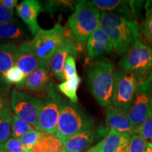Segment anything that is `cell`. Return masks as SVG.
Instances as JSON below:
<instances>
[{"label":"cell","mask_w":152,"mask_h":152,"mask_svg":"<svg viewBox=\"0 0 152 152\" xmlns=\"http://www.w3.org/2000/svg\"><path fill=\"white\" fill-rule=\"evenodd\" d=\"M146 18L140 28L147 44L152 49V1H148L146 7Z\"/></svg>","instance_id":"d4e9b609"},{"label":"cell","mask_w":152,"mask_h":152,"mask_svg":"<svg viewBox=\"0 0 152 152\" xmlns=\"http://www.w3.org/2000/svg\"><path fill=\"white\" fill-rule=\"evenodd\" d=\"M4 150L6 152H30L32 150H28L23 145L18 139L9 138L3 146Z\"/></svg>","instance_id":"d6a6232c"},{"label":"cell","mask_w":152,"mask_h":152,"mask_svg":"<svg viewBox=\"0 0 152 152\" xmlns=\"http://www.w3.org/2000/svg\"><path fill=\"white\" fill-rule=\"evenodd\" d=\"M86 152H97L96 151H95V150L92 148V149H90V150H88V151H87Z\"/></svg>","instance_id":"f35d334b"},{"label":"cell","mask_w":152,"mask_h":152,"mask_svg":"<svg viewBox=\"0 0 152 152\" xmlns=\"http://www.w3.org/2000/svg\"><path fill=\"white\" fill-rule=\"evenodd\" d=\"M76 2L74 1H46L45 2V9L50 14L58 11H66L68 9H75Z\"/></svg>","instance_id":"4316f807"},{"label":"cell","mask_w":152,"mask_h":152,"mask_svg":"<svg viewBox=\"0 0 152 152\" xmlns=\"http://www.w3.org/2000/svg\"><path fill=\"white\" fill-rule=\"evenodd\" d=\"M1 147H0V149H1Z\"/></svg>","instance_id":"60d3db41"},{"label":"cell","mask_w":152,"mask_h":152,"mask_svg":"<svg viewBox=\"0 0 152 152\" xmlns=\"http://www.w3.org/2000/svg\"><path fill=\"white\" fill-rule=\"evenodd\" d=\"M17 3H18L17 0H0V4L1 5L13 12H14V8L16 7Z\"/></svg>","instance_id":"8d00e7d4"},{"label":"cell","mask_w":152,"mask_h":152,"mask_svg":"<svg viewBox=\"0 0 152 152\" xmlns=\"http://www.w3.org/2000/svg\"><path fill=\"white\" fill-rule=\"evenodd\" d=\"M115 72L111 61H95L87 70L89 89L93 97L102 107L111 105L115 85Z\"/></svg>","instance_id":"7a4b0ae2"},{"label":"cell","mask_w":152,"mask_h":152,"mask_svg":"<svg viewBox=\"0 0 152 152\" xmlns=\"http://www.w3.org/2000/svg\"><path fill=\"white\" fill-rule=\"evenodd\" d=\"M14 115L9 104L0 118V147H3L6 142L10 138Z\"/></svg>","instance_id":"603a6c76"},{"label":"cell","mask_w":152,"mask_h":152,"mask_svg":"<svg viewBox=\"0 0 152 152\" xmlns=\"http://www.w3.org/2000/svg\"><path fill=\"white\" fill-rule=\"evenodd\" d=\"M6 152V151H5ZM30 152H33V151H30Z\"/></svg>","instance_id":"b9f144b4"},{"label":"cell","mask_w":152,"mask_h":152,"mask_svg":"<svg viewBox=\"0 0 152 152\" xmlns=\"http://www.w3.org/2000/svg\"><path fill=\"white\" fill-rule=\"evenodd\" d=\"M131 134L110 129L107 135L92 148L97 152H128Z\"/></svg>","instance_id":"5bb4252c"},{"label":"cell","mask_w":152,"mask_h":152,"mask_svg":"<svg viewBox=\"0 0 152 152\" xmlns=\"http://www.w3.org/2000/svg\"><path fill=\"white\" fill-rule=\"evenodd\" d=\"M148 144L149 143L144 138L134 133L131 135L128 152H145Z\"/></svg>","instance_id":"83f0119b"},{"label":"cell","mask_w":152,"mask_h":152,"mask_svg":"<svg viewBox=\"0 0 152 152\" xmlns=\"http://www.w3.org/2000/svg\"><path fill=\"white\" fill-rule=\"evenodd\" d=\"M26 79L22 72L18 68L14 66L10 71L7 72L5 76V83L9 84H16L18 87H20Z\"/></svg>","instance_id":"f546056e"},{"label":"cell","mask_w":152,"mask_h":152,"mask_svg":"<svg viewBox=\"0 0 152 152\" xmlns=\"http://www.w3.org/2000/svg\"><path fill=\"white\" fill-rule=\"evenodd\" d=\"M22 25L16 21L11 23L0 25V39L5 40H20L27 36Z\"/></svg>","instance_id":"7402d4cb"},{"label":"cell","mask_w":152,"mask_h":152,"mask_svg":"<svg viewBox=\"0 0 152 152\" xmlns=\"http://www.w3.org/2000/svg\"><path fill=\"white\" fill-rule=\"evenodd\" d=\"M17 15L27 26L32 35H35L41 29L38 23L39 13L44 10L40 1L37 0H24L16 7Z\"/></svg>","instance_id":"4fadbf2b"},{"label":"cell","mask_w":152,"mask_h":152,"mask_svg":"<svg viewBox=\"0 0 152 152\" xmlns=\"http://www.w3.org/2000/svg\"><path fill=\"white\" fill-rule=\"evenodd\" d=\"M9 105V102L7 97V92L3 89L0 88V118L4 112L6 108Z\"/></svg>","instance_id":"e575fe53"},{"label":"cell","mask_w":152,"mask_h":152,"mask_svg":"<svg viewBox=\"0 0 152 152\" xmlns=\"http://www.w3.org/2000/svg\"><path fill=\"white\" fill-rule=\"evenodd\" d=\"M13 11L6 9L3 5L0 4V25L11 23L16 21Z\"/></svg>","instance_id":"836d02e7"},{"label":"cell","mask_w":152,"mask_h":152,"mask_svg":"<svg viewBox=\"0 0 152 152\" xmlns=\"http://www.w3.org/2000/svg\"><path fill=\"white\" fill-rule=\"evenodd\" d=\"M77 45H80L74 39L71 32L68 30L66 36L64 45L55 53L49 63V67L53 75L58 80H64V68L68 56L73 55L75 57L77 55ZM81 46V45H80ZM82 47V46H81Z\"/></svg>","instance_id":"8fae6325"},{"label":"cell","mask_w":152,"mask_h":152,"mask_svg":"<svg viewBox=\"0 0 152 152\" xmlns=\"http://www.w3.org/2000/svg\"><path fill=\"white\" fill-rule=\"evenodd\" d=\"M130 122L135 130L152 115V99L141 83H139L135 96L126 111Z\"/></svg>","instance_id":"30bf717a"},{"label":"cell","mask_w":152,"mask_h":152,"mask_svg":"<svg viewBox=\"0 0 152 152\" xmlns=\"http://www.w3.org/2000/svg\"><path fill=\"white\" fill-rule=\"evenodd\" d=\"M34 128H35L31 125L25 122L16 115H14L12 121V129H11L12 137L19 139L31 130H35Z\"/></svg>","instance_id":"484cf974"},{"label":"cell","mask_w":152,"mask_h":152,"mask_svg":"<svg viewBox=\"0 0 152 152\" xmlns=\"http://www.w3.org/2000/svg\"><path fill=\"white\" fill-rule=\"evenodd\" d=\"M92 4L100 11L114 13L130 19H133L136 12L135 6L140 1H121V0H93Z\"/></svg>","instance_id":"9a60e30c"},{"label":"cell","mask_w":152,"mask_h":152,"mask_svg":"<svg viewBox=\"0 0 152 152\" xmlns=\"http://www.w3.org/2000/svg\"><path fill=\"white\" fill-rule=\"evenodd\" d=\"M86 45L87 54L90 58H98L113 51L111 40L101 27L92 34Z\"/></svg>","instance_id":"2e32d148"},{"label":"cell","mask_w":152,"mask_h":152,"mask_svg":"<svg viewBox=\"0 0 152 152\" xmlns=\"http://www.w3.org/2000/svg\"><path fill=\"white\" fill-rule=\"evenodd\" d=\"M94 135V127L70 137L65 142L64 152H82L92 143Z\"/></svg>","instance_id":"ffe728a7"},{"label":"cell","mask_w":152,"mask_h":152,"mask_svg":"<svg viewBox=\"0 0 152 152\" xmlns=\"http://www.w3.org/2000/svg\"><path fill=\"white\" fill-rule=\"evenodd\" d=\"M120 67L136 74L140 82L143 81L152 68V49L139 39L123 54Z\"/></svg>","instance_id":"5b68a950"},{"label":"cell","mask_w":152,"mask_h":152,"mask_svg":"<svg viewBox=\"0 0 152 152\" xmlns=\"http://www.w3.org/2000/svg\"><path fill=\"white\" fill-rule=\"evenodd\" d=\"M105 115L106 125L110 129L118 132L128 133L131 135L134 134V130L129 121L126 111L110 105L106 107Z\"/></svg>","instance_id":"e0dca14e"},{"label":"cell","mask_w":152,"mask_h":152,"mask_svg":"<svg viewBox=\"0 0 152 152\" xmlns=\"http://www.w3.org/2000/svg\"><path fill=\"white\" fill-rule=\"evenodd\" d=\"M41 135V132L37 130H31L18 139L23 145L28 150H32L37 143Z\"/></svg>","instance_id":"f1b7e54d"},{"label":"cell","mask_w":152,"mask_h":152,"mask_svg":"<svg viewBox=\"0 0 152 152\" xmlns=\"http://www.w3.org/2000/svg\"><path fill=\"white\" fill-rule=\"evenodd\" d=\"M33 152H64V145L59 139L53 134L41 132L37 143L32 149Z\"/></svg>","instance_id":"44dd1931"},{"label":"cell","mask_w":152,"mask_h":152,"mask_svg":"<svg viewBox=\"0 0 152 152\" xmlns=\"http://www.w3.org/2000/svg\"><path fill=\"white\" fill-rule=\"evenodd\" d=\"M17 49L14 43L0 44V82L5 83L6 74L15 66Z\"/></svg>","instance_id":"d6986e66"},{"label":"cell","mask_w":152,"mask_h":152,"mask_svg":"<svg viewBox=\"0 0 152 152\" xmlns=\"http://www.w3.org/2000/svg\"><path fill=\"white\" fill-rule=\"evenodd\" d=\"M68 27L58 23L49 30L40 29L30 41L35 54L42 61L49 64L51 58L66 40Z\"/></svg>","instance_id":"8992f818"},{"label":"cell","mask_w":152,"mask_h":152,"mask_svg":"<svg viewBox=\"0 0 152 152\" xmlns=\"http://www.w3.org/2000/svg\"><path fill=\"white\" fill-rule=\"evenodd\" d=\"M61 102V95L54 83L51 82L42 100L36 130L53 135L56 134Z\"/></svg>","instance_id":"52a82bcc"},{"label":"cell","mask_w":152,"mask_h":152,"mask_svg":"<svg viewBox=\"0 0 152 152\" xmlns=\"http://www.w3.org/2000/svg\"><path fill=\"white\" fill-rule=\"evenodd\" d=\"M42 100L14 89L10 96L11 109L17 117L37 128Z\"/></svg>","instance_id":"9c48e42d"},{"label":"cell","mask_w":152,"mask_h":152,"mask_svg":"<svg viewBox=\"0 0 152 152\" xmlns=\"http://www.w3.org/2000/svg\"><path fill=\"white\" fill-rule=\"evenodd\" d=\"M15 66L22 72L25 77H27L38 68L49 67V64L39 59L30 42L25 41L19 45L17 49Z\"/></svg>","instance_id":"7c38bea8"},{"label":"cell","mask_w":152,"mask_h":152,"mask_svg":"<svg viewBox=\"0 0 152 152\" xmlns=\"http://www.w3.org/2000/svg\"><path fill=\"white\" fill-rule=\"evenodd\" d=\"M101 11L87 1H77L73 14L68 18V28L82 47L87 45L92 34L100 28Z\"/></svg>","instance_id":"3957f363"},{"label":"cell","mask_w":152,"mask_h":152,"mask_svg":"<svg viewBox=\"0 0 152 152\" xmlns=\"http://www.w3.org/2000/svg\"><path fill=\"white\" fill-rule=\"evenodd\" d=\"M77 76V72L76 69L75 58L73 55L68 56L66 61L64 68V78L65 80H71Z\"/></svg>","instance_id":"4dcf8cb0"},{"label":"cell","mask_w":152,"mask_h":152,"mask_svg":"<svg viewBox=\"0 0 152 152\" xmlns=\"http://www.w3.org/2000/svg\"><path fill=\"white\" fill-rule=\"evenodd\" d=\"M135 133L144 138L148 143H152V115L137 129Z\"/></svg>","instance_id":"1f68e13d"},{"label":"cell","mask_w":152,"mask_h":152,"mask_svg":"<svg viewBox=\"0 0 152 152\" xmlns=\"http://www.w3.org/2000/svg\"><path fill=\"white\" fill-rule=\"evenodd\" d=\"M81 82V78L78 75L75 77L65 80L58 85V90L65 94L69 99L72 103L76 104L78 101L77 95V90L78 89L79 85Z\"/></svg>","instance_id":"cb8c5ba5"},{"label":"cell","mask_w":152,"mask_h":152,"mask_svg":"<svg viewBox=\"0 0 152 152\" xmlns=\"http://www.w3.org/2000/svg\"><path fill=\"white\" fill-rule=\"evenodd\" d=\"M49 68L42 67L38 68L26 77L20 87L25 86L28 91L36 94L46 93L47 87L51 83Z\"/></svg>","instance_id":"ac0fdd59"},{"label":"cell","mask_w":152,"mask_h":152,"mask_svg":"<svg viewBox=\"0 0 152 152\" xmlns=\"http://www.w3.org/2000/svg\"><path fill=\"white\" fill-rule=\"evenodd\" d=\"M0 152H5L4 150V148H3V147H1V149H0Z\"/></svg>","instance_id":"ab89813d"},{"label":"cell","mask_w":152,"mask_h":152,"mask_svg":"<svg viewBox=\"0 0 152 152\" xmlns=\"http://www.w3.org/2000/svg\"><path fill=\"white\" fill-rule=\"evenodd\" d=\"M94 127V121L84 110L71 101L62 102L56 137L63 144L71 137Z\"/></svg>","instance_id":"277c9868"},{"label":"cell","mask_w":152,"mask_h":152,"mask_svg":"<svg viewBox=\"0 0 152 152\" xmlns=\"http://www.w3.org/2000/svg\"><path fill=\"white\" fill-rule=\"evenodd\" d=\"M100 27L113 45V52L123 55L140 39V27L133 20L111 12L101 11Z\"/></svg>","instance_id":"6da1fadb"},{"label":"cell","mask_w":152,"mask_h":152,"mask_svg":"<svg viewBox=\"0 0 152 152\" xmlns=\"http://www.w3.org/2000/svg\"><path fill=\"white\" fill-rule=\"evenodd\" d=\"M140 83H141V85L147 90L152 99V68L147 77L143 81L140 82Z\"/></svg>","instance_id":"d590c367"},{"label":"cell","mask_w":152,"mask_h":152,"mask_svg":"<svg viewBox=\"0 0 152 152\" xmlns=\"http://www.w3.org/2000/svg\"><path fill=\"white\" fill-rule=\"evenodd\" d=\"M139 83L140 80L135 73L124 70L115 72L111 105L128 111L135 96Z\"/></svg>","instance_id":"ba28073f"},{"label":"cell","mask_w":152,"mask_h":152,"mask_svg":"<svg viewBox=\"0 0 152 152\" xmlns=\"http://www.w3.org/2000/svg\"><path fill=\"white\" fill-rule=\"evenodd\" d=\"M145 152H152V143L148 144L147 149Z\"/></svg>","instance_id":"74e56055"}]
</instances>
